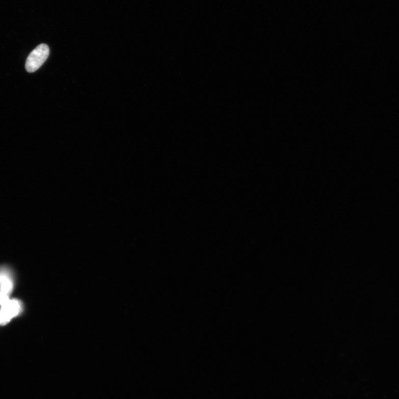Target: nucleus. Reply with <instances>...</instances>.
Listing matches in <instances>:
<instances>
[{
	"mask_svg": "<svg viewBox=\"0 0 399 399\" xmlns=\"http://www.w3.org/2000/svg\"><path fill=\"white\" fill-rule=\"evenodd\" d=\"M49 55V49L46 44H41L29 55L26 62V71L33 73L38 70L46 62Z\"/></svg>",
	"mask_w": 399,
	"mask_h": 399,
	"instance_id": "obj_1",
	"label": "nucleus"
},
{
	"mask_svg": "<svg viewBox=\"0 0 399 399\" xmlns=\"http://www.w3.org/2000/svg\"><path fill=\"white\" fill-rule=\"evenodd\" d=\"M22 310V303L17 300H9L0 308V325L9 324Z\"/></svg>",
	"mask_w": 399,
	"mask_h": 399,
	"instance_id": "obj_2",
	"label": "nucleus"
},
{
	"mask_svg": "<svg viewBox=\"0 0 399 399\" xmlns=\"http://www.w3.org/2000/svg\"><path fill=\"white\" fill-rule=\"evenodd\" d=\"M8 271L5 268H0V294L10 297L14 289V281Z\"/></svg>",
	"mask_w": 399,
	"mask_h": 399,
	"instance_id": "obj_3",
	"label": "nucleus"
}]
</instances>
